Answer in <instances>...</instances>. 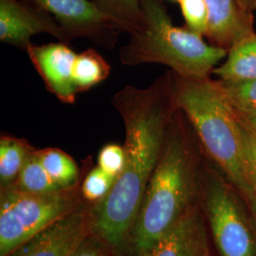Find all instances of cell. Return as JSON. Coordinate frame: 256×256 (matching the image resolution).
I'll list each match as a JSON object with an SVG mask.
<instances>
[{"mask_svg": "<svg viewBox=\"0 0 256 256\" xmlns=\"http://www.w3.org/2000/svg\"><path fill=\"white\" fill-rule=\"evenodd\" d=\"M124 162V148L116 144H106L98 154V166L115 178L122 171Z\"/></svg>", "mask_w": 256, "mask_h": 256, "instance_id": "cell-22", "label": "cell"}, {"mask_svg": "<svg viewBox=\"0 0 256 256\" xmlns=\"http://www.w3.org/2000/svg\"><path fill=\"white\" fill-rule=\"evenodd\" d=\"M111 104L124 126L126 162L108 194L92 212L94 234L118 254L129 246L148 183L178 110L171 70L147 88L126 86Z\"/></svg>", "mask_w": 256, "mask_h": 256, "instance_id": "cell-1", "label": "cell"}, {"mask_svg": "<svg viewBox=\"0 0 256 256\" xmlns=\"http://www.w3.org/2000/svg\"><path fill=\"white\" fill-rule=\"evenodd\" d=\"M36 5V4H34ZM40 34L68 44L72 39L46 10L19 0H0V40L4 44L27 50L30 38Z\"/></svg>", "mask_w": 256, "mask_h": 256, "instance_id": "cell-9", "label": "cell"}, {"mask_svg": "<svg viewBox=\"0 0 256 256\" xmlns=\"http://www.w3.org/2000/svg\"><path fill=\"white\" fill-rule=\"evenodd\" d=\"M14 185L23 191L38 194L63 190L46 172L34 148L28 156L26 162Z\"/></svg>", "mask_w": 256, "mask_h": 256, "instance_id": "cell-18", "label": "cell"}, {"mask_svg": "<svg viewBox=\"0 0 256 256\" xmlns=\"http://www.w3.org/2000/svg\"><path fill=\"white\" fill-rule=\"evenodd\" d=\"M110 72V64L96 50L88 48L76 55L74 78L78 93L88 92L104 82Z\"/></svg>", "mask_w": 256, "mask_h": 256, "instance_id": "cell-15", "label": "cell"}, {"mask_svg": "<svg viewBox=\"0 0 256 256\" xmlns=\"http://www.w3.org/2000/svg\"><path fill=\"white\" fill-rule=\"evenodd\" d=\"M240 5L250 12L256 10V0H238Z\"/></svg>", "mask_w": 256, "mask_h": 256, "instance_id": "cell-27", "label": "cell"}, {"mask_svg": "<svg viewBox=\"0 0 256 256\" xmlns=\"http://www.w3.org/2000/svg\"><path fill=\"white\" fill-rule=\"evenodd\" d=\"M93 208L80 207L28 239L9 256H72L94 234Z\"/></svg>", "mask_w": 256, "mask_h": 256, "instance_id": "cell-8", "label": "cell"}, {"mask_svg": "<svg viewBox=\"0 0 256 256\" xmlns=\"http://www.w3.org/2000/svg\"><path fill=\"white\" fill-rule=\"evenodd\" d=\"M214 74L222 81L256 79V32L228 50L224 63Z\"/></svg>", "mask_w": 256, "mask_h": 256, "instance_id": "cell-13", "label": "cell"}, {"mask_svg": "<svg viewBox=\"0 0 256 256\" xmlns=\"http://www.w3.org/2000/svg\"><path fill=\"white\" fill-rule=\"evenodd\" d=\"M232 106L238 113H256V79L246 81L218 80Z\"/></svg>", "mask_w": 256, "mask_h": 256, "instance_id": "cell-19", "label": "cell"}, {"mask_svg": "<svg viewBox=\"0 0 256 256\" xmlns=\"http://www.w3.org/2000/svg\"><path fill=\"white\" fill-rule=\"evenodd\" d=\"M180 9L187 28L194 32L207 36L209 30V9L204 0H180Z\"/></svg>", "mask_w": 256, "mask_h": 256, "instance_id": "cell-21", "label": "cell"}, {"mask_svg": "<svg viewBox=\"0 0 256 256\" xmlns=\"http://www.w3.org/2000/svg\"><path fill=\"white\" fill-rule=\"evenodd\" d=\"M97 9L128 34L140 30L144 14L140 0H92Z\"/></svg>", "mask_w": 256, "mask_h": 256, "instance_id": "cell-16", "label": "cell"}, {"mask_svg": "<svg viewBox=\"0 0 256 256\" xmlns=\"http://www.w3.org/2000/svg\"><path fill=\"white\" fill-rule=\"evenodd\" d=\"M46 10L72 39L84 38L108 50L118 42L120 28L102 14L92 0H30Z\"/></svg>", "mask_w": 256, "mask_h": 256, "instance_id": "cell-7", "label": "cell"}, {"mask_svg": "<svg viewBox=\"0 0 256 256\" xmlns=\"http://www.w3.org/2000/svg\"><path fill=\"white\" fill-rule=\"evenodd\" d=\"M204 212L220 256H256V228L239 192L218 170L202 176Z\"/></svg>", "mask_w": 256, "mask_h": 256, "instance_id": "cell-6", "label": "cell"}, {"mask_svg": "<svg viewBox=\"0 0 256 256\" xmlns=\"http://www.w3.org/2000/svg\"><path fill=\"white\" fill-rule=\"evenodd\" d=\"M209 9L210 44L230 50L241 40L256 32L254 12L244 9L238 0H204Z\"/></svg>", "mask_w": 256, "mask_h": 256, "instance_id": "cell-12", "label": "cell"}, {"mask_svg": "<svg viewBox=\"0 0 256 256\" xmlns=\"http://www.w3.org/2000/svg\"><path fill=\"white\" fill-rule=\"evenodd\" d=\"M115 180V178L104 172L98 165L93 167L80 184L82 198L94 204L101 202L108 194Z\"/></svg>", "mask_w": 256, "mask_h": 256, "instance_id": "cell-20", "label": "cell"}, {"mask_svg": "<svg viewBox=\"0 0 256 256\" xmlns=\"http://www.w3.org/2000/svg\"><path fill=\"white\" fill-rule=\"evenodd\" d=\"M144 256H210L207 228L200 209L194 205Z\"/></svg>", "mask_w": 256, "mask_h": 256, "instance_id": "cell-11", "label": "cell"}, {"mask_svg": "<svg viewBox=\"0 0 256 256\" xmlns=\"http://www.w3.org/2000/svg\"><path fill=\"white\" fill-rule=\"evenodd\" d=\"M34 147L26 140L2 135L0 138V184L7 187L16 182Z\"/></svg>", "mask_w": 256, "mask_h": 256, "instance_id": "cell-14", "label": "cell"}, {"mask_svg": "<svg viewBox=\"0 0 256 256\" xmlns=\"http://www.w3.org/2000/svg\"><path fill=\"white\" fill-rule=\"evenodd\" d=\"M37 153L46 172L62 189L80 184V169L68 154L52 147L37 150Z\"/></svg>", "mask_w": 256, "mask_h": 256, "instance_id": "cell-17", "label": "cell"}, {"mask_svg": "<svg viewBox=\"0 0 256 256\" xmlns=\"http://www.w3.org/2000/svg\"><path fill=\"white\" fill-rule=\"evenodd\" d=\"M174 1H178V2H180V0H174Z\"/></svg>", "mask_w": 256, "mask_h": 256, "instance_id": "cell-28", "label": "cell"}, {"mask_svg": "<svg viewBox=\"0 0 256 256\" xmlns=\"http://www.w3.org/2000/svg\"><path fill=\"white\" fill-rule=\"evenodd\" d=\"M142 27L129 34L120 48V63L128 66L164 64L183 77L210 78L228 52L207 43L188 28L174 26L162 0H140Z\"/></svg>", "mask_w": 256, "mask_h": 256, "instance_id": "cell-4", "label": "cell"}, {"mask_svg": "<svg viewBox=\"0 0 256 256\" xmlns=\"http://www.w3.org/2000/svg\"><path fill=\"white\" fill-rule=\"evenodd\" d=\"M246 200L248 203V207H250V210L252 218V220H254V223L256 228V192H254V194H252L250 198H248Z\"/></svg>", "mask_w": 256, "mask_h": 256, "instance_id": "cell-26", "label": "cell"}, {"mask_svg": "<svg viewBox=\"0 0 256 256\" xmlns=\"http://www.w3.org/2000/svg\"><path fill=\"white\" fill-rule=\"evenodd\" d=\"M236 113L238 117L256 134V113Z\"/></svg>", "mask_w": 256, "mask_h": 256, "instance_id": "cell-25", "label": "cell"}, {"mask_svg": "<svg viewBox=\"0 0 256 256\" xmlns=\"http://www.w3.org/2000/svg\"><path fill=\"white\" fill-rule=\"evenodd\" d=\"M80 185L56 192H30L14 184L0 194V256L12 252L57 220L82 207Z\"/></svg>", "mask_w": 256, "mask_h": 256, "instance_id": "cell-5", "label": "cell"}, {"mask_svg": "<svg viewBox=\"0 0 256 256\" xmlns=\"http://www.w3.org/2000/svg\"><path fill=\"white\" fill-rule=\"evenodd\" d=\"M172 74L178 108L189 120L203 152L247 200L254 190L246 172L240 122L220 82Z\"/></svg>", "mask_w": 256, "mask_h": 256, "instance_id": "cell-3", "label": "cell"}, {"mask_svg": "<svg viewBox=\"0 0 256 256\" xmlns=\"http://www.w3.org/2000/svg\"><path fill=\"white\" fill-rule=\"evenodd\" d=\"M196 140L189 120L178 110L132 230L129 246L133 256H144L194 206L202 182Z\"/></svg>", "mask_w": 256, "mask_h": 256, "instance_id": "cell-2", "label": "cell"}, {"mask_svg": "<svg viewBox=\"0 0 256 256\" xmlns=\"http://www.w3.org/2000/svg\"><path fill=\"white\" fill-rule=\"evenodd\" d=\"M240 129L242 137V146L244 162L248 180L256 192V134L240 119Z\"/></svg>", "mask_w": 256, "mask_h": 256, "instance_id": "cell-23", "label": "cell"}, {"mask_svg": "<svg viewBox=\"0 0 256 256\" xmlns=\"http://www.w3.org/2000/svg\"><path fill=\"white\" fill-rule=\"evenodd\" d=\"M111 250L110 246L102 239L93 234L84 240L72 256H111Z\"/></svg>", "mask_w": 256, "mask_h": 256, "instance_id": "cell-24", "label": "cell"}, {"mask_svg": "<svg viewBox=\"0 0 256 256\" xmlns=\"http://www.w3.org/2000/svg\"><path fill=\"white\" fill-rule=\"evenodd\" d=\"M28 55L46 88L63 104H72L78 94L74 78L76 54L63 42L28 46Z\"/></svg>", "mask_w": 256, "mask_h": 256, "instance_id": "cell-10", "label": "cell"}]
</instances>
